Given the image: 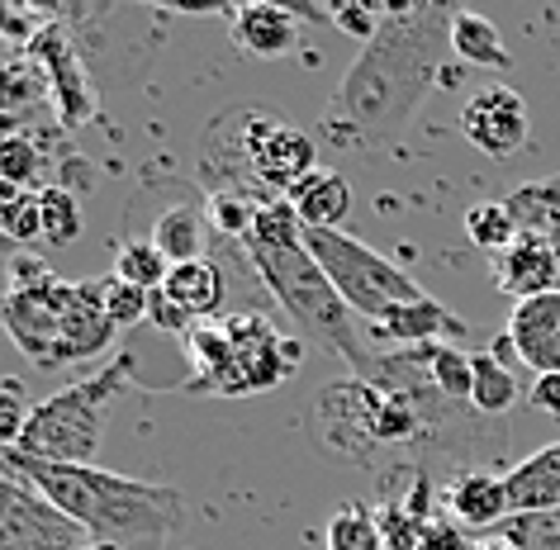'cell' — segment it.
<instances>
[{
  "label": "cell",
  "instance_id": "37",
  "mask_svg": "<svg viewBox=\"0 0 560 550\" xmlns=\"http://www.w3.org/2000/svg\"><path fill=\"white\" fill-rule=\"evenodd\" d=\"M527 399H532V408H541L546 418H560V375H537Z\"/></svg>",
  "mask_w": 560,
  "mask_h": 550
},
{
  "label": "cell",
  "instance_id": "39",
  "mask_svg": "<svg viewBox=\"0 0 560 550\" xmlns=\"http://www.w3.org/2000/svg\"><path fill=\"white\" fill-rule=\"evenodd\" d=\"M541 237H546V247H551V251H556V266H560V214L551 219V229H546Z\"/></svg>",
  "mask_w": 560,
  "mask_h": 550
},
{
  "label": "cell",
  "instance_id": "38",
  "mask_svg": "<svg viewBox=\"0 0 560 550\" xmlns=\"http://www.w3.org/2000/svg\"><path fill=\"white\" fill-rule=\"evenodd\" d=\"M470 550H517L509 536H480V541H470Z\"/></svg>",
  "mask_w": 560,
  "mask_h": 550
},
{
  "label": "cell",
  "instance_id": "33",
  "mask_svg": "<svg viewBox=\"0 0 560 550\" xmlns=\"http://www.w3.org/2000/svg\"><path fill=\"white\" fill-rule=\"evenodd\" d=\"M38 172V148L30 138H0V180L5 186H30Z\"/></svg>",
  "mask_w": 560,
  "mask_h": 550
},
{
  "label": "cell",
  "instance_id": "28",
  "mask_svg": "<svg viewBox=\"0 0 560 550\" xmlns=\"http://www.w3.org/2000/svg\"><path fill=\"white\" fill-rule=\"evenodd\" d=\"M166 271H172V261L162 257L152 237L124 243V247H119V257H115V276H119V280H129V285H138V290H152V294L166 285Z\"/></svg>",
  "mask_w": 560,
  "mask_h": 550
},
{
  "label": "cell",
  "instance_id": "22",
  "mask_svg": "<svg viewBox=\"0 0 560 550\" xmlns=\"http://www.w3.org/2000/svg\"><path fill=\"white\" fill-rule=\"evenodd\" d=\"M205 233H209V219L200 214V209H195V204H176V209H166V214L158 219L152 243H158V251L166 261L180 266V261L205 257Z\"/></svg>",
  "mask_w": 560,
  "mask_h": 550
},
{
  "label": "cell",
  "instance_id": "31",
  "mask_svg": "<svg viewBox=\"0 0 560 550\" xmlns=\"http://www.w3.org/2000/svg\"><path fill=\"white\" fill-rule=\"evenodd\" d=\"M101 290H105V308H109V318H115V328H133V323H143L152 314V290H138L119 276L101 280Z\"/></svg>",
  "mask_w": 560,
  "mask_h": 550
},
{
  "label": "cell",
  "instance_id": "16",
  "mask_svg": "<svg viewBox=\"0 0 560 550\" xmlns=\"http://www.w3.org/2000/svg\"><path fill=\"white\" fill-rule=\"evenodd\" d=\"M229 38L247 58H285L300 44V15L290 5H237L229 10Z\"/></svg>",
  "mask_w": 560,
  "mask_h": 550
},
{
  "label": "cell",
  "instance_id": "34",
  "mask_svg": "<svg viewBox=\"0 0 560 550\" xmlns=\"http://www.w3.org/2000/svg\"><path fill=\"white\" fill-rule=\"evenodd\" d=\"M385 10L389 5H338V10H328V20L338 24L342 34H352V38H361V44H371V38L381 34V24H385Z\"/></svg>",
  "mask_w": 560,
  "mask_h": 550
},
{
  "label": "cell",
  "instance_id": "4",
  "mask_svg": "<svg viewBox=\"0 0 560 550\" xmlns=\"http://www.w3.org/2000/svg\"><path fill=\"white\" fill-rule=\"evenodd\" d=\"M129 379H133V356H115L101 375L48 394L44 403H34L30 428H24L15 450H24L34 460H52V465H95L105 413Z\"/></svg>",
  "mask_w": 560,
  "mask_h": 550
},
{
  "label": "cell",
  "instance_id": "26",
  "mask_svg": "<svg viewBox=\"0 0 560 550\" xmlns=\"http://www.w3.org/2000/svg\"><path fill=\"white\" fill-rule=\"evenodd\" d=\"M423 365H428L432 389H438L442 399H470L475 356H466V351L452 342H438V347H423Z\"/></svg>",
  "mask_w": 560,
  "mask_h": 550
},
{
  "label": "cell",
  "instance_id": "7",
  "mask_svg": "<svg viewBox=\"0 0 560 550\" xmlns=\"http://www.w3.org/2000/svg\"><path fill=\"white\" fill-rule=\"evenodd\" d=\"M237 124V148L257 186L271 195H290L310 172H318V148L314 138L285 119H271L261 109H233Z\"/></svg>",
  "mask_w": 560,
  "mask_h": 550
},
{
  "label": "cell",
  "instance_id": "18",
  "mask_svg": "<svg viewBox=\"0 0 560 550\" xmlns=\"http://www.w3.org/2000/svg\"><path fill=\"white\" fill-rule=\"evenodd\" d=\"M162 294L172 300L180 314H190L195 323H209V318H223V271L214 257H195V261H180L166 271V285Z\"/></svg>",
  "mask_w": 560,
  "mask_h": 550
},
{
  "label": "cell",
  "instance_id": "9",
  "mask_svg": "<svg viewBox=\"0 0 560 550\" xmlns=\"http://www.w3.org/2000/svg\"><path fill=\"white\" fill-rule=\"evenodd\" d=\"M77 280H58L38 290H10L0 294V328L10 332L24 356L38 365H58L62 356V328H67V308H72Z\"/></svg>",
  "mask_w": 560,
  "mask_h": 550
},
{
  "label": "cell",
  "instance_id": "8",
  "mask_svg": "<svg viewBox=\"0 0 560 550\" xmlns=\"http://www.w3.org/2000/svg\"><path fill=\"white\" fill-rule=\"evenodd\" d=\"M0 550H86V531L34 484L0 470Z\"/></svg>",
  "mask_w": 560,
  "mask_h": 550
},
{
  "label": "cell",
  "instance_id": "40",
  "mask_svg": "<svg viewBox=\"0 0 560 550\" xmlns=\"http://www.w3.org/2000/svg\"><path fill=\"white\" fill-rule=\"evenodd\" d=\"M86 550H124V546H115V541H86Z\"/></svg>",
  "mask_w": 560,
  "mask_h": 550
},
{
  "label": "cell",
  "instance_id": "3",
  "mask_svg": "<svg viewBox=\"0 0 560 550\" xmlns=\"http://www.w3.org/2000/svg\"><path fill=\"white\" fill-rule=\"evenodd\" d=\"M243 251H247L252 271L261 276V285L271 290V300L285 308V318L300 328L304 342H324L328 351H338L357 371V379L375 375L381 351L357 337V314L342 304L332 280L318 271V261L310 257V247H304V223L285 195H271V200L257 209Z\"/></svg>",
  "mask_w": 560,
  "mask_h": 550
},
{
  "label": "cell",
  "instance_id": "30",
  "mask_svg": "<svg viewBox=\"0 0 560 550\" xmlns=\"http://www.w3.org/2000/svg\"><path fill=\"white\" fill-rule=\"evenodd\" d=\"M0 233L20 237V243L44 237V214H38V195L34 190L5 186V180H0Z\"/></svg>",
  "mask_w": 560,
  "mask_h": 550
},
{
  "label": "cell",
  "instance_id": "36",
  "mask_svg": "<svg viewBox=\"0 0 560 550\" xmlns=\"http://www.w3.org/2000/svg\"><path fill=\"white\" fill-rule=\"evenodd\" d=\"M152 323H158V328L162 332H176V337H186L190 328H195V318L190 314H180V308L172 304V300H166V294L158 290V294H152V314H148Z\"/></svg>",
  "mask_w": 560,
  "mask_h": 550
},
{
  "label": "cell",
  "instance_id": "6",
  "mask_svg": "<svg viewBox=\"0 0 560 550\" xmlns=\"http://www.w3.org/2000/svg\"><path fill=\"white\" fill-rule=\"evenodd\" d=\"M223 337H229V365H223L219 399H243V394H266L285 385L304 361L300 337H285L257 308L223 314Z\"/></svg>",
  "mask_w": 560,
  "mask_h": 550
},
{
  "label": "cell",
  "instance_id": "12",
  "mask_svg": "<svg viewBox=\"0 0 560 550\" xmlns=\"http://www.w3.org/2000/svg\"><path fill=\"white\" fill-rule=\"evenodd\" d=\"M371 342L375 347H395V351H418V347H438L446 337H466L470 328L460 323L452 308L442 300H432V294H418L409 304H395L381 323H366Z\"/></svg>",
  "mask_w": 560,
  "mask_h": 550
},
{
  "label": "cell",
  "instance_id": "32",
  "mask_svg": "<svg viewBox=\"0 0 560 550\" xmlns=\"http://www.w3.org/2000/svg\"><path fill=\"white\" fill-rule=\"evenodd\" d=\"M30 394H24V379L0 375V446H20L24 428H30Z\"/></svg>",
  "mask_w": 560,
  "mask_h": 550
},
{
  "label": "cell",
  "instance_id": "21",
  "mask_svg": "<svg viewBox=\"0 0 560 550\" xmlns=\"http://www.w3.org/2000/svg\"><path fill=\"white\" fill-rule=\"evenodd\" d=\"M375 517H381V531H385V550H418L423 546V536H428V527L438 522L428 513V479L418 475L413 489L404 493V499L385 503Z\"/></svg>",
  "mask_w": 560,
  "mask_h": 550
},
{
  "label": "cell",
  "instance_id": "14",
  "mask_svg": "<svg viewBox=\"0 0 560 550\" xmlns=\"http://www.w3.org/2000/svg\"><path fill=\"white\" fill-rule=\"evenodd\" d=\"M494 285H499V294H509L513 304L556 294L560 290V266H556V251L546 247V237L523 233L509 251H499L494 257Z\"/></svg>",
  "mask_w": 560,
  "mask_h": 550
},
{
  "label": "cell",
  "instance_id": "29",
  "mask_svg": "<svg viewBox=\"0 0 560 550\" xmlns=\"http://www.w3.org/2000/svg\"><path fill=\"white\" fill-rule=\"evenodd\" d=\"M38 214H44V243L67 247L81 237V204L72 190H62V186L38 190Z\"/></svg>",
  "mask_w": 560,
  "mask_h": 550
},
{
  "label": "cell",
  "instance_id": "35",
  "mask_svg": "<svg viewBox=\"0 0 560 550\" xmlns=\"http://www.w3.org/2000/svg\"><path fill=\"white\" fill-rule=\"evenodd\" d=\"M5 276H10V290H38V285H48L52 280V271L38 257H10Z\"/></svg>",
  "mask_w": 560,
  "mask_h": 550
},
{
  "label": "cell",
  "instance_id": "19",
  "mask_svg": "<svg viewBox=\"0 0 560 550\" xmlns=\"http://www.w3.org/2000/svg\"><path fill=\"white\" fill-rule=\"evenodd\" d=\"M285 200L295 204L304 229H338V223L352 214V186H347L342 172H328V166L310 172Z\"/></svg>",
  "mask_w": 560,
  "mask_h": 550
},
{
  "label": "cell",
  "instance_id": "1",
  "mask_svg": "<svg viewBox=\"0 0 560 550\" xmlns=\"http://www.w3.org/2000/svg\"><path fill=\"white\" fill-rule=\"evenodd\" d=\"M452 5H389L371 44H361L332 91L324 133L332 143H385L404 133L418 105L442 77V58L452 52Z\"/></svg>",
  "mask_w": 560,
  "mask_h": 550
},
{
  "label": "cell",
  "instance_id": "13",
  "mask_svg": "<svg viewBox=\"0 0 560 550\" xmlns=\"http://www.w3.org/2000/svg\"><path fill=\"white\" fill-rule=\"evenodd\" d=\"M503 337H509L513 356L532 375H560V290L527 304H513Z\"/></svg>",
  "mask_w": 560,
  "mask_h": 550
},
{
  "label": "cell",
  "instance_id": "2",
  "mask_svg": "<svg viewBox=\"0 0 560 550\" xmlns=\"http://www.w3.org/2000/svg\"><path fill=\"white\" fill-rule=\"evenodd\" d=\"M0 470L20 475L44 499L72 517L86 541H115L124 550H166L186 522V503L172 484H148L101 465H52L34 460L15 446H0Z\"/></svg>",
  "mask_w": 560,
  "mask_h": 550
},
{
  "label": "cell",
  "instance_id": "15",
  "mask_svg": "<svg viewBox=\"0 0 560 550\" xmlns=\"http://www.w3.org/2000/svg\"><path fill=\"white\" fill-rule=\"evenodd\" d=\"M442 507L460 531H489L513 517L509 484H503V475H489V470H460L442 489Z\"/></svg>",
  "mask_w": 560,
  "mask_h": 550
},
{
  "label": "cell",
  "instance_id": "10",
  "mask_svg": "<svg viewBox=\"0 0 560 550\" xmlns=\"http://www.w3.org/2000/svg\"><path fill=\"white\" fill-rule=\"evenodd\" d=\"M460 133H466V143L475 152H485V157H494V162H509L527 148V133H532L527 101L513 86L475 91L466 109H460Z\"/></svg>",
  "mask_w": 560,
  "mask_h": 550
},
{
  "label": "cell",
  "instance_id": "24",
  "mask_svg": "<svg viewBox=\"0 0 560 550\" xmlns=\"http://www.w3.org/2000/svg\"><path fill=\"white\" fill-rule=\"evenodd\" d=\"M503 204H509L517 233L541 237L546 229H551V219L560 214V172L546 176V180H527V186H517Z\"/></svg>",
  "mask_w": 560,
  "mask_h": 550
},
{
  "label": "cell",
  "instance_id": "20",
  "mask_svg": "<svg viewBox=\"0 0 560 550\" xmlns=\"http://www.w3.org/2000/svg\"><path fill=\"white\" fill-rule=\"evenodd\" d=\"M452 52L470 67H489V72H509L513 67V52H509V44H503V34L485 15H475V10H456Z\"/></svg>",
  "mask_w": 560,
  "mask_h": 550
},
{
  "label": "cell",
  "instance_id": "25",
  "mask_svg": "<svg viewBox=\"0 0 560 550\" xmlns=\"http://www.w3.org/2000/svg\"><path fill=\"white\" fill-rule=\"evenodd\" d=\"M324 550H385L381 517L361 503L338 507L332 522H328V531H324Z\"/></svg>",
  "mask_w": 560,
  "mask_h": 550
},
{
  "label": "cell",
  "instance_id": "17",
  "mask_svg": "<svg viewBox=\"0 0 560 550\" xmlns=\"http://www.w3.org/2000/svg\"><path fill=\"white\" fill-rule=\"evenodd\" d=\"M509 507L513 517H541V513H560V442L532 450L527 460H517L509 475Z\"/></svg>",
  "mask_w": 560,
  "mask_h": 550
},
{
  "label": "cell",
  "instance_id": "27",
  "mask_svg": "<svg viewBox=\"0 0 560 550\" xmlns=\"http://www.w3.org/2000/svg\"><path fill=\"white\" fill-rule=\"evenodd\" d=\"M466 237L480 251H489V257H499V251H509L523 233H517L509 204H503V200H485V204L466 209Z\"/></svg>",
  "mask_w": 560,
  "mask_h": 550
},
{
  "label": "cell",
  "instance_id": "5",
  "mask_svg": "<svg viewBox=\"0 0 560 550\" xmlns=\"http://www.w3.org/2000/svg\"><path fill=\"white\" fill-rule=\"evenodd\" d=\"M304 247L318 261V271L332 280V290L342 294V304L366 323H381L395 304H409L423 294L404 266H395L342 229H304Z\"/></svg>",
  "mask_w": 560,
  "mask_h": 550
},
{
  "label": "cell",
  "instance_id": "11",
  "mask_svg": "<svg viewBox=\"0 0 560 550\" xmlns=\"http://www.w3.org/2000/svg\"><path fill=\"white\" fill-rule=\"evenodd\" d=\"M30 58H34L38 72H44L48 95H52V105H58L67 129L91 124L95 119V86H91L86 67H81V58H77L72 38H67L62 30H38L30 38Z\"/></svg>",
  "mask_w": 560,
  "mask_h": 550
},
{
  "label": "cell",
  "instance_id": "23",
  "mask_svg": "<svg viewBox=\"0 0 560 550\" xmlns=\"http://www.w3.org/2000/svg\"><path fill=\"white\" fill-rule=\"evenodd\" d=\"M523 399V389H517V375L509 361H499L494 351H475V385H470V403L480 408L485 418H499L509 413V408Z\"/></svg>",
  "mask_w": 560,
  "mask_h": 550
}]
</instances>
